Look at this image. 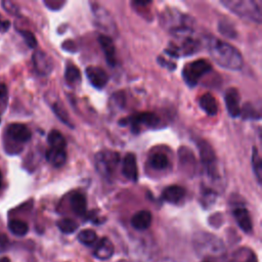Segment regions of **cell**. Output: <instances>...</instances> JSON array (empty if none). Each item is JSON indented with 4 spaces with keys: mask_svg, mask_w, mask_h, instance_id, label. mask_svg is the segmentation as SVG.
Instances as JSON below:
<instances>
[{
    "mask_svg": "<svg viewBox=\"0 0 262 262\" xmlns=\"http://www.w3.org/2000/svg\"><path fill=\"white\" fill-rule=\"evenodd\" d=\"M208 50L212 58L220 67L230 71L242 69L244 63L243 56L231 44L213 37L208 41Z\"/></svg>",
    "mask_w": 262,
    "mask_h": 262,
    "instance_id": "obj_1",
    "label": "cell"
},
{
    "mask_svg": "<svg viewBox=\"0 0 262 262\" xmlns=\"http://www.w3.org/2000/svg\"><path fill=\"white\" fill-rule=\"evenodd\" d=\"M221 3L241 18L257 24L262 21L261 9L253 0H222Z\"/></svg>",
    "mask_w": 262,
    "mask_h": 262,
    "instance_id": "obj_2",
    "label": "cell"
},
{
    "mask_svg": "<svg viewBox=\"0 0 262 262\" xmlns=\"http://www.w3.org/2000/svg\"><path fill=\"white\" fill-rule=\"evenodd\" d=\"M212 71L211 63L206 59L193 60L186 63L182 70V77L185 83L189 87H193L198 84L199 80L207 73Z\"/></svg>",
    "mask_w": 262,
    "mask_h": 262,
    "instance_id": "obj_3",
    "label": "cell"
},
{
    "mask_svg": "<svg viewBox=\"0 0 262 262\" xmlns=\"http://www.w3.org/2000/svg\"><path fill=\"white\" fill-rule=\"evenodd\" d=\"M120 155L117 151L104 149L96 154L95 167L105 178H111L119 164Z\"/></svg>",
    "mask_w": 262,
    "mask_h": 262,
    "instance_id": "obj_4",
    "label": "cell"
},
{
    "mask_svg": "<svg viewBox=\"0 0 262 262\" xmlns=\"http://www.w3.org/2000/svg\"><path fill=\"white\" fill-rule=\"evenodd\" d=\"M199 150H200L201 161L207 176L212 180L217 179L219 177L218 164H217V159L213 150V147L207 141L203 140L199 142Z\"/></svg>",
    "mask_w": 262,
    "mask_h": 262,
    "instance_id": "obj_5",
    "label": "cell"
},
{
    "mask_svg": "<svg viewBox=\"0 0 262 262\" xmlns=\"http://www.w3.org/2000/svg\"><path fill=\"white\" fill-rule=\"evenodd\" d=\"M120 122L123 125H130L134 131L139 130L141 126H146V127H155L159 124L160 119L157 115L152 113H140L137 114L133 117H129L128 119L121 120Z\"/></svg>",
    "mask_w": 262,
    "mask_h": 262,
    "instance_id": "obj_6",
    "label": "cell"
},
{
    "mask_svg": "<svg viewBox=\"0 0 262 262\" xmlns=\"http://www.w3.org/2000/svg\"><path fill=\"white\" fill-rule=\"evenodd\" d=\"M32 133L30 129L21 123H12L7 126L6 140H10L13 143H25L31 139Z\"/></svg>",
    "mask_w": 262,
    "mask_h": 262,
    "instance_id": "obj_7",
    "label": "cell"
},
{
    "mask_svg": "<svg viewBox=\"0 0 262 262\" xmlns=\"http://www.w3.org/2000/svg\"><path fill=\"white\" fill-rule=\"evenodd\" d=\"M33 64L36 72L41 76L49 75L53 70V62L51 57L42 50H36L33 53Z\"/></svg>",
    "mask_w": 262,
    "mask_h": 262,
    "instance_id": "obj_8",
    "label": "cell"
},
{
    "mask_svg": "<svg viewBox=\"0 0 262 262\" xmlns=\"http://www.w3.org/2000/svg\"><path fill=\"white\" fill-rule=\"evenodd\" d=\"M85 73L90 84L96 89H102L108 81L107 74L103 69L99 67L89 66L88 68H86Z\"/></svg>",
    "mask_w": 262,
    "mask_h": 262,
    "instance_id": "obj_9",
    "label": "cell"
},
{
    "mask_svg": "<svg viewBox=\"0 0 262 262\" xmlns=\"http://www.w3.org/2000/svg\"><path fill=\"white\" fill-rule=\"evenodd\" d=\"M226 110L230 117L237 118L241 116V106H239V95L238 91L235 88H229L226 90L224 95Z\"/></svg>",
    "mask_w": 262,
    "mask_h": 262,
    "instance_id": "obj_10",
    "label": "cell"
},
{
    "mask_svg": "<svg viewBox=\"0 0 262 262\" xmlns=\"http://www.w3.org/2000/svg\"><path fill=\"white\" fill-rule=\"evenodd\" d=\"M122 173L123 175L132 181H136L138 178V168H137V162L136 157L134 154L128 152L123 159V165H122Z\"/></svg>",
    "mask_w": 262,
    "mask_h": 262,
    "instance_id": "obj_11",
    "label": "cell"
},
{
    "mask_svg": "<svg viewBox=\"0 0 262 262\" xmlns=\"http://www.w3.org/2000/svg\"><path fill=\"white\" fill-rule=\"evenodd\" d=\"M233 217L244 232H251L253 228V223L249 211L244 207H237L232 212Z\"/></svg>",
    "mask_w": 262,
    "mask_h": 262,
    "instance_id": "obj_12",
    "label": "cell"
},
{
    "mask_svg": "<svg viewBox=\"0 0 262 262\" xmlns=\"http://www.w3.org/2000/svg\"><path fill=\"white\" fill-rule=\"evenodd\" d=\"M98 42L105 55V60L111 67H115L116 54H115V45H114L113 39L106 35H100L98 37Z\"/></svg>",
    "mask_w": 262,
    "mask_h": 262,
    "instance_id": "obj_13",
    "label": "cell"
},
{
    "mask_svg": "<svg viewBox=\"0 0 262 262\" xmlns=\"http://www.w3.org/2000/svg\"><path fill=\"white\" fill-rule=\"evenodd\" d=\"M151 214L147 210H141L136 212L131 217V225L137 230H145L150 226Z\"/></svg>",
    "mask_w": 262,
    "mask_h": 262,
    "instance_id": "obj_14",
    "label": "cell"
},
{
    "mask_svg": "<svg viewBox=\"0 0 262 262\" xmlns=\"http://www.w3.org/2000/svg\"><path fill=\"white\" fill-rule=\"evenodd\" d=\"M114 254V245L107 237H102L99 239L93 255L99 260H107Z\"/></svg>",
    "mask_w": 262,
    "mask_h": 262,
    "instance_id": "obj_15",
    "label": "cell"
},
{
    "mask_svg": "<svg viewBox=\"0 0 262 262\" xmlns=\"http://www.w3.org/2000/svg\"><path fill=\"white\" fill-rule=\"evenodd\" d=\"M185 189L179 185H170L166 187L162 192V198L164 201L172 204L179 203L185 196Z\"/></svg>",
    "mask_w": 262,
    "mask_h": 262,
    "instance_id": "obj_16",
    "label": "cell"
},
{
    "mask_svg": "<svg viewBox=\"0 0 262 262\" xmlns=\"http://www.w3.org/2000/svg\"><path fill=\"white\" fill-rule=\"evenodd\" d=\"M179 161L181 164V168L186 173L191 175L195 169V159L192 151L187 149L186 147H181L179 149Z\"/></svg>",
    "mask_w": 262,
    "mask_h": 262,
    "instance_id": "obj_17",
    "label": "cell"
},
{
    "mask_svg": "<svg viewBox=\"0 0 262 262\" xmlns=\"http://www.w3.org/2000/svg\"><path fill=\"white\" fill-rule=\"evenodd\" d=\"M46 160L55 168H59L64 165L67 161V151L63 148L49 147L46 150Z\"/></svg>",
    "mask_w": 262,
    "mask_h": 262,
    "instance_id": "obj_18",
    "label": "cell"
},
{
    "mask_svg": "<svg viewBox=\"0 0 262 262\" xmlns=\"http://www.w3.org/2000/svg\"><path fill=\"white\" fill-rule=\"evenodd\" d=\"M70 205L76 215L78 216L85 215L86 209H87V202L83 193L79 191H75L70 198Z\"/></svg>",
    "mask_w": 262,
    "mask_h": 262,
    "instance_id": "obj_19",
    "label": "cell"
},
{
    "mask_svg": "<svg viewBox=\"0 0 262 262\" xmlns=\"http://www.w3.org/2000/svg\"><path fill=\"white\" fill-rule=\"evenodd\" d=\"M200 106L209 116H215L218 113V104L215 97L211 93H205L200 98Z\"/></svg>",
    "mask_w": 262,
    "mask_h": 262,
    "instance_id": "obj_20",
    "label": "cell"
},
{
    "mask_svg": "<svg viewBox=\"0 0 262 262\" xmlns=\"http://www.w3.org/2000/svg\"><path fill=\"white\" fill-rule=\"evenodd\" d=\"M93 12L95 15V18L97 19V24L103 28L106 31H111L113 29L112 24V17L111 15H108V12L103 9V7H101L100 5H96L95 7H93Z\"/></svg>",
    "mask_w": 262,
    "mask_h": 262,
    "instance_id": "obj_21",
    "label": "cell"
},
{
    "mask_svg": "<svg viewBox=\"0 0 262 262\" xmlns=\"http://www.w3.org/2000/svg\"><path fill=\"white\" fill-rule=\"evenodd\" d=\"M148 162H149V165L156 170L166 169L169 165V159L163 152H156L151 155Z\"/></svg>",
    "mask_w": 262,
    "mask_h": 262,
    "instance_id": "obj_22",
    "label": "cell"
},
{
    "mask_svg": "<svg viewBox=\"0 0 262 262\" xmlns=\"http://www.w3.org/2000/svg\"><path fill=\"white\" fill-rule=\"evenodd\" d=\"M8 229L17 236H24L28 233L29 231V226L28 224L23 221V220H18V219H13L10 220L8 222Z\"/></svg>",
    "mask_w": 262,
    "mask_h": 262,
    "instance_id": "obj_23",
    "label": "cell"
},
{
    "mask_svg": "<svg viewBox=\"0 0 262 262\" xmlns=\"http://www.w3.org/2000/svg\"><path fill=\"white\" fill-rule=\"evenodd\" d=\"M47 141H48L50 147L66 149V145H67L66 139H64L63 135L59 131H57V130H52L48 134Z\"/></svg>",
    "mask_w": 262,
    "mask_h": 262,
    "instance_id": "obj_24",
    "label": "cell"
},
{
    "mask_svg": "<svg viewBox=\"0 0 262 262\" xmlns=\"http://www.w3.org/2000/svg\"><path fill=\"white\" fill-rule=\"evenodd\" d=\"M64 78H66L67 83L70 85L78 84L81 80L80 70L75 64L67 66V69L64 71Z\"/></svg>",
    "mask_w": 262,
    "mask_h": 262,
    "instance_id": "obj_25",
    "label": "cell"
},
{
    "mask_svg": "<svg viewBox=\"0 0 262 262\" xmlns=\"http://www.w3.org/2000/svg\"><path fill=\"white\" fill-rule=\"evenodd\" d=\"M252 167L253 171L255 173V176L259 183H261V176H262V161L259 156L258 149L256 147H253L252 151Z\"/></svg>",
    "mask_w": 262,
    "mask_h": 262,
    "instance_id": "obj_26",
    "label": "cell"
},
{
    "mask_svg": "<svg viewBox=\"0 0 262 262\" xmlns=\"http://www.w3.org/2000/svg\"><path fill=\"white\" fill-rule=\"evenodd\" d=\"M78 226H79L78 223L71 218H63V219H60L59 221H57L58 229L66 234L73 233L74 231L77 230Z\"/></svg>",
    "mask_w": 262,
    "mask_h": 262,
    "instance_id": "obj_27",
    "label": "cell"
},
{
    "mask_svg": "<svg viewBox=\"0 0 262 262\" xmlns=\"http://www.w3.org/2000/svg\"><path fill=\"white\" fill-rule=\"evenodd\" d=\"M78 239L81 244L85 246H91L96 242L97 235H96V232L92 229H84L79 232Z\"/></svg>",
    "mask_w": 262,
    "mask_h": 262,
    "instance_id": "obj_28",
    "label": "cell"
},
{
    "mask_svg": "<svg viewBox=\"0 0 262 262\" xmlns=\"http://www.w3.org/2000/svg\"><path fill=\"white\" fill-rule=\"evenodd\" d=\"M51 107H52V111L55 113L56 117H58V119H59L61 122H63L64 124L69 125L70 127H72V125L70 124L71 122H70L68 113H67V111L64 110L63 105L60 103V101H58V100L54 101V102L51 104Z\"/></svg>",
    "mask_w": 262,
    "mask_h": 262,
    "instance_id": "obj_29",
    "label": "cell"
},
{
    "mask_svg": "<svg viewBox=\"0 0 262 262\" xmlns=\"http://www.w3.org/2000/svg\"><path fill=\"white\" fill-rule=\"evenodd\" d=\"M19 34L21 35V37L24 38L25 42L27 43V45L31 48H35L37 46V40L34 36V34L28 30H20Z\"/></svg>",
    "mask_w": 262,
    "mask_h": 262,
    "instance_id": "obj_30",
    "label": "cell"
},
{
    "mask_svg": "<svg viewBox=\"0 0 262 262\" xmlns=\"http://www.w3.org/2000/svg\"><path fill=\"white\" fill-rule=\"evenodd\" d=\"M241 114L245 119H260L259 113L255 111V108L250 104H245V107L241 110Z\"/></svg>",
    "mask_w": 262,
    "mask_h": 262,
    "instance_id": "obj_31",
    "label": "cell"
},
{
    "mask_svg": "<svg viewBox=\"0 0 262 262\" xmlns=\"http://www.w3.org/2000/svg\"><path fill=\"white\" fill-rule=\"evenodd\" d=\"M219 27H222V28H226V29H219V31L226 37L228 38H233L235 37V31L233 29V27L229 24V23H224V21H221Z\"/></svg>",
    "mask_w": 262,
    "mask_h": 262,
    "instance_id": "obj_32",
    "label": "cell"
},
{
    "mask_svg": "<svg viewBox=\"0 0 262 262\" xmlns=\"http://www.w3.org/2000/svg\"><path fill=\"white\" fill-rule=\"evenodd\" d=\"M6 95H7V88H6V85L4 83H1L0 82V100L6 98Z\"/></svg>",
    "mask_w": 262,
    "mask_h": 262,
    "instance_id": "obj_33",
    "label": "cell"
},
{
    "mask_svg": "<svg viewBox=\"0 0 262 262\" xmlns=\"http://www.w3.org/2000/svg\"><path fill=\"white\" fill-rule=\"evenodd\" d=\"M10 26V23L8 20H0V31L5 32L8 30Z\"/></svg>",
    "mask_w": 262,
    "mask_h": 262,
    "instance_id": "obj_34",
    "label": "cell"
},
{
    "mask_svg": "<svg viewBox=\"0 0 262 262\" xmlns=\"http://www.w3.org/2000/svg\"><path fill=\"white\" fill-rule=\"evenodd\" d=\"M7 244H8L7 237L5 235H3V234H0V248L1 249H5Z\"/></svg>",
    "mask_w": 262,
    "mask_h": 262,
    "instance_id": "obj_35",
    "label": "cell"
},
{
    "mask_svg": "<svg viewBox=\"0 0 262 262\" xmlns=\"http://www.w3.org/2000/svg\"><path fill=\"white\" fill-rule=\"evenodd\" d=\"M245 262H257V259H256V257H255V255L254 256H252V257H250L247 261H245Z\"/></svg>",
    "mask_w": 262,
    "mask_h": 262,
    "instance_id": "obj_36",
    "label": "cell"
},
{
    "mask_svg": "<svg viewBox=\"0 0 262 262\" xmlns=\"http://www.w3.org/2000/svg\"><path fill=\"white\" fill-rule=\"evenodd\" d=\"M0 262H10V260L7 257H3L0 259Z\"/></svg>",
    "mask_w": 262,
    "mask_h": 262,
    "instance_id": "obj_37",
    "label": "cell"
},
{
    "mask_svg": "<svg viewBox=\"0 0 262 262\" xmlns=\"http://www.w3.org/2000/svg\"><path fill=\"white\" fill-rule=\"evenodd\" d=\"M2 186V173H1V170H0V188Z\"/></svg>",
    "mask_w": 262,
    "mask_h": 262,
    "instance_id": "obj_38",
    "label": "cell"
},
{
    "mask_svg": "<svg viewBox=\"0 0 262 262\" xmlns=\"http://www.w3.org/2000/svg\"><path fill=\"white\" fill-rule=\"evenodd\" d=\"M203 262H209V261H203Z\"/></svg>",
    "mask_w": 262,
    "mask_h": 262,
    "instance_id": "obj_39",
    "label": "cell"
}]
</instances>
